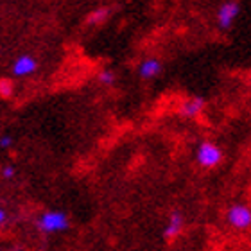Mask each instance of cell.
Instances as JSON below:
<instances>
[{
    "mask_svg": "<svg viewBox=\"0 0 251 251\" xmlns=\"http://www.w3.org/2000/svg\"><path fill=\"white\" fill-rule=\"evenodd\" d=\"M239 2L237 0H226L217 11V24L221 29H230L233 20L239 16Z\"/></svg>",
    "mask_w": 251,
    "mask_h": 251,
    "instance_id": "cell-4",
    "label": "cell"
},
{
    "mask_svg": "<svg viewBox=\"0 0 251 251\" xmlns=\"http://www.w3.org/2000/svg\"><path fill=\"white\" fill-rule=\"evenodd\" d=\"M15 174H16V169L13 167V165H5V167H2V178L9 179V178H13Z\"/></svg>",
    "mask_w": 251,
    "mask_h": 251,
    "instance_id": "cell-12",
    "label": "cell"
},
{
    "mask_svg": "<svg viewBox=\"0 0 251 251\" xmlns=\"http://www.w3.org/2000/svg\"><path fill=\"white\" fill-rule=\"evenodd\" d=\"M99 83L106 84V86L113 84L115 83V74L111 72V70H100L99 72Z\"/></svg>",
    "mask_w": 251,
    "mask_h": 251,
    "instance_id": "cell-11",
    "label": "cell"
},
{
    "mask_svg": "<svg viewBox=\"0 0 251 251\" xmlns=\"http://www.w3.org/2000/svg\"><path fill=\"white\" fill-rule=\"evenodd\" d=\"M204 106H206V100L203 97H190V99L181 102L179 115L185 117V119H194V117H198L204 110Z\"/></svg>",
    "mask_w": 251,
    "mask_h": 251,
    "instance_id": "cell-6",
    "label": "cell"
},
{
    "mask_svg": "<svg viewBox=\"0 0 251 251\" xmlns=\"http://www.w3.org/2000/svg\"><path fill=\"white\" fill-rule=\"evenodd\" d=\"M38 68L36 59L29 56V54H22L13 61V75L16 77H25V75H31L34 70Z\"/></svg>",
    "mask_w": 251,
    "mask_h": 251,
    "instance_id": "cell-5",
    "label": "cell"
},
{
    "mask_svg": "<svg viewBox=\"0 0 251 251\" xmlns=\"http://www.w3.org/2000/svg\"><path fill=\"white\" fill-rule=\"evenodd\" d=\"M5 221H7V214H5V210H4V208H0V226L4 225Z\"/></svg>",
    "mask_w": 251,
    "mask_h": 251,
    "instance_id": "cell-14",
    "label": "cell"
},
{
    "mask_svg": "<svg viewBox=\"0 0 251 251\" xmlns=\"http://www.w3.org/2000/svg\"><path fill=\"white\" fill-rule=\"evenodd\" d=\"M38 230L43 233H59L68 228V217L65 212L59 210H49L38 217Z\"/></svg>",
    "mask_w": 251,
    "mask_h": 251,
    "instance_id": "cell-1",
    "label": "cell"
},
{
    "mask_svg": "<svg viewBox=\"0 0 251 251\" xmlns=\"http://www.w3.org/2000/svg\"><path fill=\"white\" fill-rule=\"evenodd\" d=\"M160 72H162V61L156 58H147L138 65V74H140V77H144V79L156 77Z\"/></svg>",
    "mask_w": 251,
    "mask_h": 251,
    "instance_id": "cell-8",
    "label": "cell"
},
{
    "mask_svg": "<svg viewBox=\"0 0 251 251\" xmlns=\"http://www.w3.org/2000/svg\"><path fill=\"white\" fill-rule=\"evenodd\" d=\"M183 230V214L178 212V210H174L173 214L169 215V221L165 228H163V237L165 239H174V237H178Z\"/></svg>",
    "mask_w": 251,
    "mask_h": 251,
    "instance_id": "cell-7",
    "label": "cell"
},
{
    "mask_svg": "<svg viewBox=\"0 0 251 251\" xmlns=\"http://www.w3.org/2000/svg\"><path fill=\"white\" fill-rule=\"evenodd\" d=\"M13 94H15V84H13V81L7 77L0 79V97L2 99H9V97H13Z\"/></svg>",
    "mask_w": 251,
    "mask_h": 251,
    "instance_id": "cell-10",
    "label": "cell"
},
{
    "mask_svg": "<svg viewBox=\"0 0 251 251\" xmlns=\"http://www.w3.org/2000/svg\"><path fill=\"white\" fill-rule=\"evenodd\" d=\"M226 223L235 230H248L251 226V208L246 204H231L226 212Z\"/></svg>",
    "mask_w": 251,
    "mask_h": 251,
    "instance_id": "cell-3",
    "label": "cell"
},
{
    "mask_svg": "<svg viewBox=\"0 0 251 251\" xmlns=\"http://www.w3.org/2000/svg\"><path fill=\"white\" fill-rule=\"evenodd\" d=\"M11 146H13V138L9 135L0 136V149H9Z\"/></svg>",
    "mask_w": 251,
    "mask_h": 251,
    "instance_id": "cell-13",
    "label": "cell"
},
{
    "mask_svg": "<svg viewBox=\"0 0 251 251\" xmlns=\"http://www.w3.org/2000/svg\"><path fill=\"white\" fill-rule=\"evenodd\" d=\"M108 16H110V7H99L86 18V22L90 25H100V24H104L108 20Z\"/></svg>",
    "mask_w": 251,
    "mask_h": 251,
    "instance_id": "cell-9",
    "label": "cell"
},
{
    "mask_svg": "<svg viewBox=\"0 0 251 251\" xmlns=\"http://www.w3.org/2000/svg\"><path fill=\"white\" fill-rule=\"evenodd\" d=\"M196 160L204 169L217 167L223 160V151L214 142H201L198 146V151H196Z\"/></svg>",
    "mask_w": 251,
    "mask_h": 251,
    "instance_id": "cell-2",
    "label": "cell"
}]
</instances>
